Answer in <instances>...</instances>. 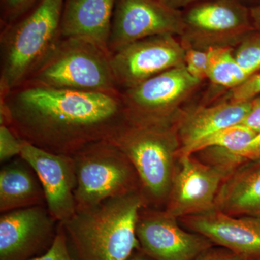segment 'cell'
I'll use <instances>...</instances> for the list:
<instances>
[{
	"mask_svg": "<svg viewBox=\"0 0 260 260\" xmlns=\"http://www.w3.org/2000/svg\"><path fill=\"white\" fill-rule=\"evenodd\" d=\"M126 121L121 93L23 84L0 96V125L59 155L73 156L89 145L110 140Z\"/></svg>",
	"mask_w": 260,
	"mask_h": 260,
	"instance_id": "obj_1",
	"label": "cell"
},
{
	"mask_svg": "<svg viewBox=\"0 0 260 260\" xmlns=\"http://www.w3.org/2000/svg\"><path fill=\"white\" fill-rule=\"evenodd\" d=\"M148 206L141 191L77 210L59 223L74 260H126L140 244L136 225Z\"/></svg>",
	"mask_w": 260,
	"mask_h": 260,
	"instance_id": "obj_2",
	"label": "cell"
},
{
	"mask_svg": "<svg viewBox=\"0 0 260 260\" xmlns=\"http://www.w3.org/2000/svg\"><path fill=\"white\" fill-rule=\"evenodd\" d=\"M64 0H42L0 32V96L28 80L61 39Z\"/></svg>",
	"mask_w": 260,
	"mask_h": 260,
	"instance_id": "obj_3",
	"label": "cell"
},
{
	"mask_svg": "<svg viewBox=\"0 0 260 260\" xmlns=\"http://www.w3.org/2000/svg\"><path fill=\"white\" fill-rule=\"evenodd\" d=\"M134 167L148 206L167 203L181 143L177 124L127 120L111 138Z\"/></svg>",
	"mask_w": 260,
	"mask_h": 260,
	"instance_id": "obj_4",
	"label": "cell"
},
{
	"mask_svg": "<svg viewBox=\"0 0 260 260\" xmlns=\"http://www.w3.org/2000/svg\"><path fill=\"white\" fill-rule=\"evenodd\" d=\"M111 56L109 51L86 39L61 38L50 55L23 84L119 94Z\"/></svg>",
	"mask_w": 260,
	"mask_h": 260,
	"instance_id": "obj_5",
	"label": "cell"
},
{
	"mask_svg": "<svg viewBox=\"0 0 260 260\" xmlns=\"http://www.w3.org/2000/svg\"><path fill=\"white\" fill-rule=\"evenodd\" d=\"M72 157L77 177V210L141 191L133 164L110 140L89 145Z\"/></svg>",
	"mask_w": 260,
	"mask_h": 260,
	"instance_id": "obj_6",
	"label": "cell"
},
{
	"mask_svg": "<svg viewBox=\"0 0 260 260\" xmlns=\"http://www.w3.org/2000/svg\"><path fill=\"white\" fill-rule=\"evenodd\" d=\"M202 81L193 78L185 65L172 68L134 88L121 90L127 120L146 124L177 122L183 104Z\"/></svg>",
	"mask_w": 260,
	"mask_h": 260,
	"instance_id": "obj_7",
	"label": "cell"
},
{
	"mask_svg": "<svg viewBox=\"0 0 260 260\" xmlns=\"http://www.w3.org/2000/svg\"><path fill=\"white\" fill-rule=\"evenodd\" d=\"M182 45L200 50L236 48L254 31L250 9L239 0H209L191 5L183 13Z\"/></svg>",
	"mask_w": 260,
	"mask_h": 260,
	"instance_id": "obj_8",
	"label": "cell"
},
{
	"mask_svg": "<svg viewBox=\"0 0 260 260\" xmlns=\"http://www.w3.org/2000/svg\"><path fill=\"white\" fill-rule=\"evenodd\" d=\"M234 169L201 162L193 155H179L164 210L179 219L215 210L219 189Z\"/></svg>",
	"mask_w": 260,
	"mask_h": 260,
	"instance_id": "obj_9",
	"label": "cell"
},
{
	"mask_svg": "<svg viewBox=\"0 0 260 260\" xmlns=\"http://www.w3.org/2000/svg\"><path fill=\"white\" fill-rule=\"evenodd\" d=\"M111 64L116 85L121 91L167 70L185 65L184 49L176 36H154L113 53Z\"/></svg>",
	"mask_w": 260,
	"mask_h": 260,
	"instance_id": "obj_10",
	"label": "cell"
},
{
	"mask_svg": "<svg viewBox=\"0 0 260 260\" xmlns=\"http://www.w3.org/2000/svg\"><path fill=\"white\" fill-rule=\"evenodd\" d=\"M184 17L160 0H116L109 50L116 52L128 44L162 34L181 37Z\"/></svg>",
	"mask_w": 260,
	"mask_h": 260,
	"instance_id": "obj_11",
	"label": "cell"
},
{
	"mask_svg": "<svg viewBox=\"0 0 260 260\" xmlns=\"http://www.w3.org/2000/svg\"><path fill=\"white\" fill-rule=\"evenodd\" d=\"M165 210L145 206L136 225L140 249L155 260H192L215 246L207 238L181 226Z\"/></svg>",
	"mask_w": 260,
	"mask_h": 260,
	"instance_id": "obj_12",
	"label": "cell"
},
{
	"mask_svg": "<svg viewBox=\"0 0 260 260\" xmlns=\"http://www.w3.org/2000/svg\"><path fill=\"white\" fill-rule=\"evenodd\" d=\"M59 222L47 205H37L2 213L0 260H30L51 247Z\"/></svg>",
	"mask_w": 260,
	"mask_h": 260,
	"instance_id": "obj_13",
	"label": "cell"
},
{
	"mask_svg": "<svg viewBox=\"0 0 260 260\" xmlns=\"http://www.w3.org/2000/svg\"><path fill=\"white\" fill-rule=\"evenodd\" d=\"M20 156L37 173L53 218L61 223L71 218L77 211V177L73 157L51 153L26 142Z\"/></svg>",
	"mask_w": 260,
	"mask_h": 260,
	"instance_id": "obj_14",
	"label": "cell"
},
{
	"mask_svg": "<svg viewBox=\"0 0 260 260\" xmlns=\"http://www.w3.org/2000/svg\"><path fill=\"white\" fill-rule=\"evenodd\" d=\"M182 226L248 260H260V218L218 210L178 219Z\"/></svg>",
	"mask_w": 260,
	"mask_h": 260,
	"instance_id": "obj_15",
	"label": "cell"
},
{
	"mask_svg": "<svg viewBox=\"0 0 260 260\" xmlns=\"http://www.w3.org/2000/svg\"><path fill=\"white\" fill-rule=\"evenodd\" d=\"M252 99L246 102L230 101L207 107L183 109L177 122L180 140L179 155H190L198 142L227 126L241 124L251 111Z\"/></svg>",
	"mask_w": 260,
	"mask_h": 260,
	"instance_id": "obj_16",
	"label": "cell"
},
{
	"mask_svg": "<svg viewBox=\"0 0 260 260\" xmlns=\"http://www.w3.org/2000/svg\"><path fill=\"white\" fill-rule=\"evenodd\" d=\"M116 1L64 0L61 20V38H81L109 51Z\"/></svg>",
	"mask_w": 260,
	"mask_h": 260,
	"instance_id": "obj_17",
	"label": "cell"
},
{
	"mask_svg": "<svg viewBox=\"0 0 260 260\" xmlns=\"http://www.w3.org/2000/svg\"><path fill=\"white\" fill-rule=\"evenodd\" d=\"M215 209L234 216L260 218V155L239 164L224 180Z\"/></svg>",
	"mask_w": 260,
	"mask_h": 260,
	"instance_id": "obj_18",
	"label": "cell"
},
{
	"mask_svg": "<svg viewBox=\"0 0 260 260\" xmlns=\"http://www.w3.org/2000/svg\"><path fill=\"white\" fill-rule=\"evenodd\" d=\"M46 205L45 194L37 173L21 157L5 164L0 171V212Z\"/></svg>",
	"mask_w": 260,
	"mask_h": 260,
	"instance_id": "obj_19",
	"label": "cell"
},
{
	"mask_svg": "<svg viewBox=\"0 0 260 260\" xmlns=\"http://www.w3.org/2000/svg\"><path fill=\"white\" fill-rule=\"evenodd\" d=\"M234 48H213L208 50L207 78L219 86L232 89L242 85L251 75L239 65Z\"/></svg>",
	"mask_w": 260,
	"mask_h": 260,
	"instance_id": "obj_20",
	"label": "cell"
},
{
	"mask_svg": "<svg viewBox=\"0 0 260 260\" xmlns=\"http://www.w3.org/2000/svg\"><path fill=\"white\" fill-rule=\"evenodd\" d=\"M257 134L254 130L244 124H237L227 126L198 142L191 148L190 155L199 153L205 149L215 147L237 153L247 146Z\"/></svg>",
	"mask_w": 260,
	"mask_h": 260,
	"instance_id": "obj_21",
	"label": "cell"
},
{
	"mask_svg": "<svg viewBox=\"0 0 260 260\" xmlns=\"http://www.w3.org/2000/svg\"><path fill=\"white\" fill-rule=\"evenodd\" d=\"M239 65L249 75L260 71V32L253 31L234 49Z\"/></svg>",
	"mask_w": 260,
	"mask_h": 260,
	"instance_id": "obj_22",
	"label": "cell"
},
{
	"mask_svg": "<svg viewBox=\"0 0 260 260\" xmlns=\"http://www.w3.org/2000/svg\"><path fill=\"white\" fill-rule=\"evenodd\" d=\"M42 0H0L2 27L16 21L31 11Z\"/></svg>",
	"mask_w": 260,
	"mask_h": 260,
	"instance_id": "obj_23",
	"label": "cell"
},
{
	"mask_svg": "<svg viewBox=\"0 0 260 260\" xmlns=\"http://www.w3.org/2000/svg\"><path fill=\"white\" fill-rule=\"evenodd\" d=\"M184 49V64L189 73L196 79L203 81L208 73V51L200 50L189 46L182 45Z\"/></svg>",
	"mask_w": 260,
	"mask_h": 260,
	"instance_id": "obj_24",
	"label": "cell"
},
{
	"mask_svg": "<svg viewBox=\"0 0 260 260\" xmlns=\"http://www.w3.org/2000/svg\"><path fill=\"white\" fill-rule=\"evenodd\" d=\"M23 140L10 126L0 125V161L5 162L20 156Z\"/></svg>",
	"mask_w": 260,
	"mask_h": 260,
	"instance_id": "obj_25",
	"label": "cell"
},
{
	"mask_svg": "<svg viewBox=\"0 0 260 260\" xmlns=\"http://www.w3.org/2000/svg\"><path fill=\"white\" fill-rule=\"evenodd\" d=\"M30 260H74L70 253L66 238L59 223L57 234L51 247L42 255Z\"/></svg>",
	"mask_w": 260,
	"mask_h": 260,
	"instance_id": "obj_26",
	"label": "cell"
},
{
	"mask_svg": "<svg viewBox=\"0 0 260 260\" xmlns=\"http://www.w3.org/2000/svg\"><path fill=\"white\" fill-rule=\"evenodd\" d=\"M231 99L235 102H246L260 95V72L251 75L242 85L232 89Z\"/></svg>",
	"mask_w": 260,
	"mask_h": 260,
	"instance_id": "obj_27",
	"label": "cell"
},
{
	"mask_svg": "<svg viewBox=\"0 0 260 260\" xmlns=\"http://www.w3.org/2000/svg\"><path fill=\"white\" fill-rule=\"evenodd\" d=\"M192 260H248L233 251L220 247L213 246L200 253Z\"/></svg>",
	"mask_w": 260,
	"mask_h": 260,
	"instance_id": "obj_28",
	"label": "cell"
},
{
	"mask_svg": "<svg viewBox=\"0 0 260 260\" xmlns=\"http://www.w3.org/2000/svg\"><path fill=\"white\" fill-rule=\"evenodd\" d=\"M230 153L236 162H239L238 164H241L246 160L259 156L260 155V133H258L254 140L243 150L237 153H232L230 151Z\"/></svg>",
	"mask_w": 260,
	"mask_h": 260,
	"instance_id": "obj_29",
	"label": "cell"
},
{
	"mask_svg": "<svg viewBox=\"0 0 260 260\" xmlns=\"http://www.w3.org/2000/svg\"><path fill=\"white\" fill-rule=\"evenodd\" d=\"M241 124L260 133V96L252 99L251 111Z\"/></svg>",
	"mask_w": 260,
	"mask_h": 260,
	"instance_id": "obj_30",
	"label": "cell"
},
{
	"mask_svg": "<svg viewBox=\"0 0 260 260\" xmlns=\"http://www.w3.org/2000/svg\"><path fill=\"white\" fill-rule=\"evenodd\" d=\"M160 1L171 8L180 10L181 8H185L189 5H194L202 2L209 1V0H160Z\"/></svg>",
	"mask_w": 260,
	"mask_h": 260,
	"instance_id": "obj_31",
	"label": "cell"
},
{
	"mask_svg": "<svg viewBox=\"0 0 260 260\" xmlns=\"http://www.w3.org/2000/svg\"><path fill=\"white\" fill-rule=\"evenodd\" d=\"M251 21L255 31L260 32V3L250 9Z\"/></svg>",
	"mask_w": 260,
	"mask_h": 260,
	"instance_id": "obj_32",
	"label": "cell"
},
{
	"mask_svg": "<svg viewBox=\"0 0 260 260\" xmlns=\"http://www.w3.org/2000/svg\"><path fill=\"white\" fill-rule=\"evenodd\" d=\"M126 260H155L141 249H136Z\"/></svg>",
	"mask_w": 260,
	"mask_h": 260,
	"instance_id": "obj_33",
	"label": "cell"
}]
</instances>
